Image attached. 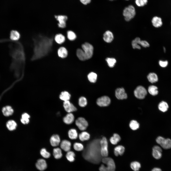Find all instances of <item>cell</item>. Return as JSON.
I'll list each match as a JSON object with an SVG mask.
<instances>
[{
	"instance_id": "6da1fadb",
	"label": "cell",
	"mask_w": 171,
	"mask_h": 171,
	"mask_svg": "<svg viewBox=\"0 0 171 171\" xmlns=\"http://www.w3.org/2000/svg\"><path fill=\"white\" fill-rule=\"evenodd\" d=\"M11 46L10 53L12 57L10 69L14 73L16 81L19 82L23 78L26 57L24 47L20 42H16Z\"/></svg>"
},
{
	"instance_id": "7a4b0ae2",
	"label": "cell",
	"mask_w": 171,
	"mask_h": 171,
	"mask_svg": "<svg viewBox=\"0 0 171 171\" xmlns=\"http://www.w3.org/2000/svg\"><path fill=\"white\" fill-rule=\"evenodd\" d=\"M53 38L38 34L33 38V51L31 58L32 61L40 59L47 55L51 51L53 46Z\"/></svg>"
},
{
	"instance_id": "3957f363",
	"label": "cell",
	"mask_w": 171,
	"mask_h": 171,
	"mask_svg": "<svg viewBox=\"0 0 171 171\" xmlns=\"http://www.w3.org/2000/svg\"><path fill=\"white\" fill-rule=\"evenodd\" d=\"M100 140L96 139L90 143L83 152L82 156L87 161L92 163L98 164L101 161Z\"/></svg>"
},
{
	"instance_id": "277c9868",
	"label": "cell",
	"mask_w": 171,
	"mask_h": 171,
	"mask_svg": "<svg viewBox=\"0 0 171 171\" xmlns=\"http://www.w3.org/2000/svg\"><path fill=\"white\" fill-rule=\"evenodd\" d=\"M101 161L106 166L102 164L99 168L100 171H115L116 166L114 160L110 157H104Z\"/></svg>"
},
{
	"instance_id": "5b68a950",
	"label": "cell",
	"mask_w": 171,
	"mask_h": 171,
	"mask_svg": "<svg viewBox=\"0 0 171 171\" xmlns=\"http://www.w3.org/2000/svg\"><path fill=\"white\" fill-rule=\"evenodd\" d=\"M135 9L132 5H130L125 7L123 12L125 20L129 21L134 18L136 15Z\"/></svg>"
},
{
	"instance_id": "8992f818",
	"label": "cell",
	"mask_w": 171,
	"mask_h": 171,
	"mask_svg": "<svg viewBox=\"0 0 171 171\" xmlns=\"http://www.w3.org/2000/svg\"><path fill=\"white\" fill-rule=\"evenodd\" d=\"M86 60L91 58L92 56L93 52V47L89 43L86 42L81 46Z\"/></svg>"
},
{
	"instance_id": "52a82bcc",
	"label": "cell",
	"mask_w": 171,
	"mask_h": 171,
	"mask_svg": "<svg viewBox=\"0 0 171 171\" xmlns=\"http://www.w3.org/2000/svg\"><path fill=\"white\" fill-rule=\"evenodd\" d=\"M101 154L102 157H107L108 155V144L107 140L104 137L100 141Z\"/></svg>"
},
{
	"instance_id": "ba28073f",
	"label": "cell",
	"mask_w": 171,
	"mask_h": 171,
	"mask_svg": "<svg viewBox=\"0 0 171 171\" xmlns=\"http://www.w3.org/2000/svg\"><path fill=\"white\" fill-rule=\"evenodd\" d=\"M156 140L157 143L163 148L168 149L171 148V140L170 139H165L162 137L159 136Z\"/></svg>"
},
{
	"instance_id": "9c48e42d",
	"label": "cell",
	"mask_w": 171,
	"mask_h": 171,
	"mask_svg": "<svg viewBox=\"0 0 171 171\" xmlns=\"http://www.w3.org/2000/svg\"><path fill=\"white\" fill-rule=\"evenodd\" d=\"M135 96L139 99H144L147 94V91L146 89L142 86H138L134 91Z\"/></svg>"
},
{
	"instance_id": "30bf717a",
	"label": "cell",
	"mask_w": 171,
	"mask_h": 171,
	"mask_svg": "<svg viewBox=\"0 0 171 171\" xmlns=\"http://www.w3.org/2000/svg\"><path fill=\"white\" fill-rule=\"evenodd\" d=\"M75 124L79 129L81 131L85 130L88 126L87 121L84 118L82 117H79L76 119Z\"/></svg>"
},
{
	"instance_id": "8fae6325",
	"label": "cell",
	"mask_w": 171,
	"mask_h": 171,
	"mask_svg": "<svg viewBox=\"0 0 171 171\" xmlns=\"http://www.w3.org/2000/svg\"><path fill=\"white\" fill-rule=\"evenodd\" d=\"M54 17L58 22L57 25L59 28H63L66 27V22L68 19L67 16L65 15H55Z\"/></svg>"
},
{
	"instance_id": "7c38bea8",
	"label": "cell",
	"mask_w": 171,
	"mask_h": 171,
	"mask_svg": "<svg viewBox=\"0 0 171 171\" xmlns=\"http://www.w3.org/2000/svg\"><path fill=\"white\" fill-rule=\"evenodd\" d=\"M110 100L107 96H104L99 98L97 100V103L100 107H105L108 106L110 103Z\"/></svg>"
},
{
	"instance_id": "4fadbf2b",
	"label": "cell",
	"mask_w": 171,
	"mask_h": 171,
	"mask_svg": "<svg viewBox=\"0 0 171 171\" xmlns=\"http://www.w3.org/2000/svg\"><path fill=\"white\" fill-rule=\"evenodd\" d=\"M115 95L116 98L119 100L126 99L127 97V94L123 88H117L115 91Z\"/></svg>"
},
{
	"instance_id": "5bb4252c",
	"label": "cell",
	"mask_w": 171,
	"mask_h": 171,
	"mask_svg": "<svg viewBox=\"0 0 171 171\" xmlns=\"http://www.w3.org/2000/svg\"><path fill=\"white\" fill-rule=\"evenodd\" d=\"M162 150L161 148L158 146H154L152 148V155L155 159H158L162 156Z\"/></svg>"
},
{
	"instance_id": "9a60e30c",
	"label": "cell",
	"mask_w": 171,
	"mask_h": 171,
	"mask_svg": "<svg viewBox=\"0 0 171 171\" xmlns=\"http://www.w3.org/2000/svg\"><path fill=\"white\" fill-rule=\"evenodd\" d=\"M63 106L65 110L68 113L75 111L77 110L76 108L69 101H64Z\"/></svg>"
},
{
	"instance_id": "2e32d148",
	"label": "cell",
	"mask_w": 171,
	"mask_h": 171,
	"mask_svg": "<svg viewBox=\"0 0 171 171\" xmlns=\"http://www.w3.org/2000/svg\"><path fill=\"white\" fill-rule=\"evenodd\" d=\"M35 165L38 169L41 171L44 170L47 167V164L46 161L43 159H38L36 164Z\"/></svg>"
},
{
	"instance_id": "e0dca14e",
	"label": "cell",
	"mask_w": 171,
	"mask_h": 171,
	"mask_svg": "<svg viewBox=\"0 0 171 171\" xmlns=\"http://www.w3.org/2000/svg\"><path fill=\"white\" fill-rule=\"evenodd\" d=\"M71 144L70 142L66 140H62L60 144L61 148L65 151L68 152L70 151Z\"/></svg>"
},
{
	"instance_id": "ac0fdd59",
	"label": "cell",
	"mask_w": 171,
	"mask_h": 171,
	"mask_svg": "<svg viewBox=\"0 0 171 171\" xmlns=\"http://www.w3.org/2000/svg\"><path fill=\"white\" fill-rule=\"evenodd\" d=\"M2 111L3 115L6 117L12 115L14 112L13 108L9 105H7L3 107L2 109Z\"/></svg>"
},
{
	"instance_id": "d6986e66",
	"label": "cell",
	"mask_w": 171,
	"mask_h": 171,
	"mask_svg": "<svg viewBox=\"0 0 171 171\" xmlns=\"http://www.w3.org/2000/svg\"><path fill=\"white\" fill-rule=\"evenodd\" d=\"M50 142L51 145L53 147L58 146L60 142V137L57 134L53 135L50 138Z\"/></svg>"
},
{
	"instance_id": "ffe728a7",
	"label": "cell",
	"mask_w": 171,
	"mask_h": 171,
	"mask_svg": "<svg viewBox=\"0 0 171 171\" xmlns=\"http://www.w3.org/2000/svg\"><path fill=\"white\" fill-rule=\"evenodd\" d=\"M114 36L112 33L109 30L106 31L103 34V39L107 43L111 42L114 39Z\"/></svg>"
},
{
	"instance_id": "44dd1931",
	"label": "cell",
	"mask_w": 171,
	"mask_h": 171,
	"mask_svg": "<svg viewBox=\"0 0 171 171\" xmlns=\"http://www.w3.org/2000/svg\"><path fill=\"white\" fill-rule=\"evenodd\" d=\"M74 117L73 114L71 113H69L63 119L64 122L67 124H72L74 121Z\"/></svg>"
},
{
	"instance_id": "7402d4cb",
	"label": "cell",
	"mask_w": 171,
	"mask_h": 171,
	"mask_svg": "<svg viewBox=\"0 0 171 171\" xmlns=\"http://www.w3.org/2000/svg\"><path fill=\"white\" fill-rule=\"evenodd\" d=\"M152 22L153 26L156 28L160 27L162 24L161 18L157 16H155L153 18Z\"/></svg>"
},
{
	"instance_id": "603a6c76",
	"label": "cell",
	"mask_w": 171,
	"mask_h": 171,
	"mask_svg": "<svg viewBox=\"0 0 171 171\" xmlns=\"http://www.w3.org/2000/svg\"><path fill=\"white\" fill-rule=\"evenodd\" d=\"M125 148L124 146L119 145L116 147L114 149V154L115 156L123 155L125 151Z\"/></svg>"
},
{
	"instance_id": "cb8c5ba5",
	"label": "cell",
	"mask_w": 171,
	"mask_h": 171,
	"mask_svg": "<svg viewBox=\"0 0 171 171\" xmlns=\"http://www.w3.org/2000/svg\"><path fill=\"white\" fill-rule=\"evenodd\" d=\"M6 125L7 129L9 130L13 131L16 129L17 125V123L14 121L10 120L7 122Z\"/></svg>"
},
{
	"instance_id": "d4e9b609",
	"label": "cell",
	"mask_w": 171,
	"mask_h": 171,
	"mask_svg": "<svg viewBox=\"0 0 171 171\" xmlns=\"http://www.w3.org/2000/svg\"><path fill=\"white\" fill-rule=\"evenodd\" d=\"M57 53L59 57L62 58H64L67 57L68 52L65 48L61 47L58 49Z\"/></svg>"
},
{
	"instance_id": "484cf974",
	"label": "cell",
	"mask_w": 171,
	"mask_h": 171,
	"mask_svg": "<svg viewBox=\"0 0 171 171\" xmlns=\"http://www.w3.org/2000/svg\"><path fill=\"white\" fill-rule=\"evenodd\" d=\"M158 107L160 110L163 112H165L169 108V106L166 102L164 101H162L159 104Z\"/></svg>"
},
{
	"instance_id": "4316f807",
	"label": "cell",
	"mask_w": 171,
	"mask_h": 171,
	"mask_svg": "<svg viewBox=\"0 0 171 171\" xmlns=\"http://www.w3.org/2000/svg\"><path fill=\"white\" fill-rule=\"evenodd\" d=\"M20 37V34L18 31L15 30H13L11 31L10 33V38L12 40H18L19 39Z\"/></svg>"
},
{
	"instance_id": "83f0119b",
	"label": "cell",
	"mask_w": 171,
	"mask_h": 171,
	"mask_svg": "<svg viewBox=\"0 0 171 171\" xmlns=\"http://www.w3.org/2000/svg\"><path fill=\"white\" fill-rule=\"evenodd\" d=\"M121 138L120 136L117 133H114L110 139L111 143L114 145L116 144L120 140Z\"/></svg>"
},
{
	"instance_id": "f1b7e54d",
	"label": "cell",
	"mask_w": 171,
	"mask_h": 171,
	"mask_svg": "<svg viewBox=\"0 0 171 171\" xmlns=\"http://www.w3.org/2000/svg\"><path fill=\"white\" fill-rule=\"evenodd\" d=\"M149 81L152 83H155L157 81L158 78L157 75L154 73H151L147 76Z\"/></svg>"
},
{
	"instance_id": "f546056e",
	"label": "cell",
	"mask_w": 171,
	"mask_h": 171,
	"mask_svg": "<svg viewBox=\"0 0 171 171\" xmlns=\"http://www.w3.org/2000/svg\"><path fill=\"white\" fill-rule=\"evenodd\" d=\"M79 139L81 141H84L88 140L90 138V135L87 132L83 131L79 135Z\"/></svg>"
},
{
	"instance_id": "4dcf8cb0",
	"label": "cell",
	"mask_w": 171,
	"mask_h": 171,
	"mask_svg": "<svg viewBox=\"0 0 171 171\" xmlns=\"http://www.w3.org/2000/svg\"><path fill=\"white\" fill-rule=\"evenodd\" d=\"M68 134L69 138L71 139H76L78 136L77 131L74 128L70 129L68 132Z\"/></svg>"
},
{
	"instance_id": "1f68e13d",
	"label": "cell",
	"mask_w": 171,
	"mask_h": 171,
	"mask_svg": "<svg viewBox=\"0 0 171 171\" xmlns=\"http://www.w3.org/2000/svg\"><path fill=\"white\" fill-rule=\"evenodd\" d=\"M60 99L64 101H69L71 97L70 94L66 91L62 92L59 95Z\"/></svg>"
},
{
	"instance_id": "d6a6232c",
	"label": "cell",
	"mask_w": 171,
	"mask_h": 171,
	"mask_svg": "<svg viewBox=\"0 0 171 171\" xmlns=\"http://www.w3.org/2000/svg\"><path fill=\"white\" fill-rule=\"evenodd\" d=\"M53 155L54 157L56 159H58L61 158L62 154L61 149L57 147L54 148L53 150Z\"/></svg>"
},
{
	"instance_id": "836d02e7",
	"label": "cell",
	"mask_w": 171,
	"mask_h": 171,
	"mask_svg": "<svg viewBox=\"0 0 171 171\" xmlns=\"http://www.w3.org/2000/svg\"><path fill=\"white\" fill-rule=\"evenodd\" d=\"M30 115L27 113H24L22 115L20 119L21 122L24 124H28L29 122Z\"/></svg>"
},
{
	"instance_id": "e575fe53",
	"label": "cell",
	"mask_w": 171,
	"mask_h": 171,
	"mask_svg": "<svg viewBox=\"0 0 171 171\" xmlns=\"http://www.w3.org/2000/svg\"><path fill=\"white\" fill-rule=\"evenodd\" d=\"M148 91L149 93L153 96L157 95L158 93L157 87L154 85L149 86L148 88Z\"/></svg>"
},
{
	"instance_id": "d590c367",
	"label": "cell",
	"mask_w": 171,
	"mask_h": 171,
	"mask_svg": "<svg viewBox=\"0 0 171 171\" xmlns=\"http://www.w3.org/2000/svg\"><path fill=\"white\" fill-rule=\"evenodd\" d=\"M130 166L131 168L134 171H138L141 167L140 163L137 161L131 162Z\"/></svg>"
},
{
	"instance_id": "8d00e7d4",
	"label": "cell",
	"mask_w": 171,
	"mask_h": 171,
	"mask_svg": "<svg viewBox=\"0 0 171 171\" xmlns=\"http://www.w3.org/2000/svg\"><path fill=\"white\" fill-rule=\"evenodd\" d=\"M54 39L55 41L59 44H62L65 41V37L61 34H57L55 36Z\"/></svg>"
},
{
	"instance_id": "74e56055",
	"label": "cell",
	"mask_w": 171,
	"mask_h": 171,
	"mask_svg": "<svg viewBox=\"0 0 171 171\" xmlns=\"http://www.w3.org/2000/svg\"><path fill=\"white\" fill-rule=\"evenodd\" d=\"M75 155L74 152L70 151L67 152L66 155V159L70 162H72L75 161Z\"/></svg>"
},
{
	"instance_id": "f35d334b",
	"label": "cell",
	"mask_w": 171,
	"mask_h": 171,
	"mask_svg": "<svg viewBox=\"0 0 171 171\" xmlns=\"http://www.w3.org/2000/svg\"><path fill=\"white\" fill-rule=\"evenodd\" d=\"M129 126L131 129L135 130L138 129L139 127V124L136 120H132L130 122Z\"/></svg>"
},
{
	"instance_id": "ab89813d",
	"label": "cell",
	"mask_w": 171,
	"mask_h": 171,
	"mask_svg": "<svg viewBox=\"0 0 171 171\" xmlns=\"http://www.w3.org/2000/svg\"><path fill=\"white\" fill-rule=\"evenodd\" d=\"M97 75L94 72L90 73L88 75V78L89 81L92 83L95 82L97 80Z\"/></svg>"
},
{
	"instance_id": "60d3db41",
	"label": "cell",
	"mask_w": 171,
	"mask_h": 171,
	"mask_svg": "<svg viewBox=\"0 0 171 171\" xmlns=\"http://www.w3.org/2000/svg\"><path fill=\"white\" fill-rule=\"evenodd\" d=\"M76 54L80 60L82 61L86 60L82 49H78L76 50Z\"/></svg>"
},
{
	"instance_id": "b9f144b4",
	"label": "cell",
	"mask_w": 171,
	"mask_h": 171,
	"mask_svg": "<svg viewBox=\"0 0 171 171\" xmlns=\"http://www.w3.org/2000/svg\"><path fill=\"white\" fill-rule=\"evenodd\" d=\"M140 39L139 38L137 37L132 41V45L133 49H141V47L138 43V41Z\"/></svg>"
},
{
	"instance_id": "7bdbcfd3",
	"label": "cell",
	"mask_w": 171,
	"mask_h": 171,
	"mask_svg": "<svg viewBox=\"0 0 171 171\" xmlns=\"http://www.w3.org/2000/svg\"><path fill=\"white\" fill-rule=\"evenodd\" d=\"M106 61L109 66L111 68L114 66L116 62L115 59L113 58H107Z\"/></svg>"
},
{
	"instance_id": "ee69618b",
	"label": "cell",
	"mask_w": 171,
	"mask_h": 171,
	"mask_svg": "<svg viewBox=\"0 0 171 171\" xmlns=\"http://www.w3.org/2000/svg\"><path fill=\"white\" fill-rule=\"evenodd\" d=\"M73 147L74 149L77 151H81L84 149L83 145L81 143L78 142L75 143L73 144Z\"/></svg>"
},
{
	"instance_id": "f6af8a7d",
	"label": "cell",
	"mask_w": 171,
	"mask_h": 171,
	"mask_svg": "<svg viewBox=\"0 0 171 171\" xmlns=\"http://www.w3.org/2000/svg\"><path fill=\"white\" fill-rule=\"evenodd\" d=\"M40 154L43 157L45 158H49L51 155L50 153L47 151L45 148L41 149L40 151Z\"/></svg>"
},
{
	"instance_id": "bcb514c9",
	"label": "cell",
	"mask_w": 171,
	"mask_h": 171,
	"mask_svg": "<svg viewBox=\"0 0 171 171\" xmlns=\"http://www.w3.org/2000/svg\"><path fill=\"white\" fill-rule=\"evenodd\" d=\"M67 36L68 39L71 41L75 40L76 38L75 33L71 31H68L67 32Z\"/></svg>"
},
{
	"instance_id": "7dc6e473",
	"label": "cell",
	"mask_w": 171,
	"mask_h": 171,
	"mask_svg": "<svg viewBox=\"0 0 171 171\" xmlns=\"http://www.w3.org/2000/svg\"><path fill=\"white\" fill-rule=\"evenodd\" d=\"M135 2L136 5L139 7H142L146 5L148 0H135Z\"/></svg>"
},
{
	"instance_id": "c3c4849f",
	"label": "cell",
	"mask_w": 171,
	"mask_h": 171,
	"mask_svg": "<svg viewBox=\"0 0 171 171\" xmlns=\"http://www.w3.org/2000/svg\"><path fill=\"white\" fill-rule=\"evenodd\" d=\"M87 104V100L86 98L84 97H80L79 100V104L81 107L85 106Z\"/></svg>"
},
{
	"instance_id": "681fc988",
	"label": "cell",
	"mask_w": 171,
	"mask_h": 171,
	"mask_svg": "<svg viewBox=\"0 0 171 171\" xmlns=\"http://www.w3.org/2000/svg\"><path fill=\"white\" fill-rule=\"evenodd\" d=\"M159 63L161 67H165L167 66L168 62L167 61L160 60L159 61Z\"/></svg>"
},
{
	"instance_id": "f907efd6",
	"label": "cell",
	"mask_w": 171,
	"mask_h": 171,
	"mask_svg": "<svg viewBox=\"0 0 171 171\" xmlns=\"http://www.w3.org/2000/svg\"><path fill=\"white\" fill-rule=\"evenodd\" d=\"M140 45L144 48L148 47L150 46L148 43L145 40H141L140 42Z\"/></svg>"
},
{
	"instance_id": "816d5d0a",
	"label": "cell",
	"mask_w": 171,
	"mask_h": 171,
	"mask_svg": "<svg viewBox=\"0 0 171 171\" xmlns=\"http://www.w3.org/2000/svg\"><path fill=\"white\" fill-rule=\"evenodd\" d=\"M81 2L84 5H86L89 3L91 0H80Z\"/></svg>"
},
{
	"instance_id": "f5cc1de1",
	"label": "cell",
	"mask_w": 171,
	"mask_h": 171,
	"mask_svg": "<svg viewBox=\"0 0 171 171\" xmlns=\"http://www.w3.org/2000/svg\"><path fill=\"white\" fill-rule=\"evenodd\" d=\"M151 171H162L161 169L159 168L155 167L153 168Z\"/></svg>"
},
{
	"instance_id": "db71d44e",
	"label": "cell",
	"mask_w": 171,
	"mask_h": 171,
	"mask_svg": "<svg viewBox=\"0 0 171 171\" xmlns=\"http://www.w3.org/2000/svg\"><path fill=\"white\" fill-rule=\"evenodd\" d=\"M163 49H164V52H166V49L164 47L163 48Z\"/></svg>"
},
{
	"instance_id": "11a10c76",
	"label": "cell",
	"mask_w": 171,
	"mask_h": 171,
	"mask_svg": "<svg viewBox=\"0 0 171 171\" xmlns=\"http://www.w3.org/2000/svg\"><path fill=\"white\" fill-rule=\"evenodd\" d=\"M110 0V1H113V0Z\"/></svg>"
},
{
	"instance_id": "9f6ffc18",
	"label": "cell",
	"mask_w": 171,
	"mask_h": 171,
	"mask_svg": "<svg viewBox=\"0 0 171 171\" xmlns=\"http://www.w3.org/2000/svg\"></svg>"
}]
</instances>
